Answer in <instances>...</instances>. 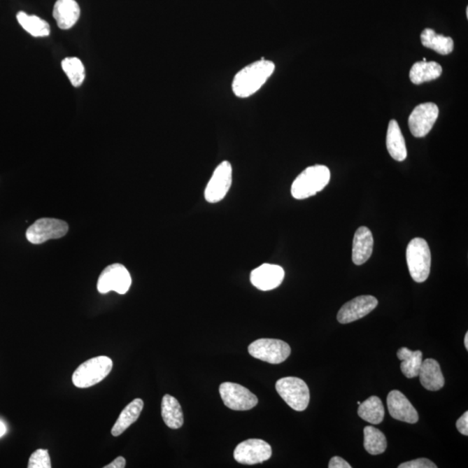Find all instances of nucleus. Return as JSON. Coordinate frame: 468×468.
Masks as SVG:
<instances>
[{"label":"nucleus","mask_w":468,"mask_h":468,"mask_svg":"<svg viewBox=\"0 0 468 468\" xmlns=\"http://www.w3.org/2000/svg\"><path fill=\"white\" fill-rule=\"evenodd\" d=\"M438 117L439 108L434 103H425L416 106L409 118L412 135L418 138L426 136L433 129Z\"/></svg>","instance_id":"12"},{"label":"nucleus","mask_w":468,"mask_h":468,"mask_svg":"<svg viewBox=\"0 0 468 468\" xmlns=\"http://www.w3.org/2000/svg\"><path fill=\"white\" fill-rule=\"evenodd\" d=\"M112 368L113 362L105 355L89 359L76 369L72 382L79 389L92 387L106 378Z\"/></svg>","instance_id":"3"},{"label":"nucleus","mask_w":468,"mask_h":468,"mask_svg":"<svg viewBox=\"0 0 468 468\" xmlns=\"http://www.w3.org/2000/svg\"><path fill=\"white\" fill-rule=\"evenodd\" d=\"M285 278V271L278 264H263L252 271L250 281L260 291L267 292L278 288Z\"/></svg>","instance_id":"14"},{"label":"nucleus","mask_w":468,"mask_h":468,"mask_svg":"<svg viewBox=\"0 0 468 468\" xmlns=\"http://www.w3.org/2000/svg\"><path fill=\"white\" fill-rule=\"evenodd\" d=\"M275 71L274 62L261 59L243 68L236 74L232 89L236 97L246 98L259 92Z\"/></svg>","instance_id":"1"},{"label":"nucleus","mask_w":468,"mask_h":468,"mask_svg":"<svg viewBox=\"0 0 468 468\" xmlns=\"http://www.w3.org/2000/svg\"><path fill=\"white\" fill-rule=\"evenodd\" d=\"M399 468H437V466L430 460L420 458L404 462L398 466Z\"/></svg>","instance_id":"30"},{"label":"nucleus","mask_w":468,"mask_h":468,"mask_svg":"<svg viewBox=\"0 0 468 468\" xmlns=\"http://www.w3.org/2000/svg\"><path fill=\"white\" fill-rule=\"evenodd\" d=\"M388 408L394 419L410 424L418 422L416 409L401 391L392 390L387 397Z\"/></svg>","instance_id":"15"},{"label":"nucleus","mask_w":468,"mask_h":468,"mask_svg":"<svg viewBox=\"0 0 468 468\" xmlns=\"http://www.w3.org/2000/svg\"><path fill=\"white\" fill-rule=\"evenodd\" d=\"M143 401L141 399H135L129 405H127L125 409L120 413L114 427H112V435L115 437H119L127 429H129L134 423H136L137 419L139 418L141 411H143Z\"/></svg>","instance_id":"20"},{"label":"nucleus","mask_w":468,"mask_h":468,"mask_svg":"<svg viewBox=\"0 0 468 468\" xmlns=\"http://www.w3.org/2000/svg\"><path fill=\"white\" fill-rule=\"evenodd\" d=\"M271 448L267 442L260 439H249L239 444L234 449L236 462L244 465H255L271 458Z\"/></svg>","instance_id":"11"},{"label":"nucleus","mask_w":468,"mask_h":468,"mask_svg":"<svg viewBox=\"0 0 468 468\" xmlns=\"http://www.w3.org/2000/svg\"><path fill=\"white\" fill-rule=\"evenodd\" d=\"M62 68L74 87L82 85L85 78V66L78 57H66L62 61Z\"/></svg>","instance_id":"28"},{"label":"nucleus","mask_w":468,"mask_h":468,"mask_svg":"<svg viewBox=\"0 0 468 468\" xmlns=\"http://www.w3.org/2000/svg\"><path fill=\"white\" fill-rule=\"evenodd\" d=\"M329 468H351L349 463L341 457L335 456L329 460Z\"/></svg>","instance_id":"32"},{"label":"nucleus","mask_w":468,"mask_h":468,"mask_svg":"<svg viewBox=\"0 0 468 468\" xmlns=\"http://www.w3.org/2000/svg\"><path fill=\"white\" fill-rule=\"evenodd\" d=\"M53 17L62 30L73 27L80 17V7L76 0H57L54 6Z\"/></svg>","instance_id":"17"},{"label":"nucleus","mask_w":468,"mask_h":468,"mask_svg":"<svg viewBox=\"0 0 468 468\" xmlns=\"http://www.w3.org/2000/svg\"><path fill=\"white\" fill-rule=\"evenodd\" d=\"M233 180V169L225 161L217 166L205 190V199L209 203L222 201L229 191Z\"/></svg>","instance_id":"10"},{"label":"nucleus","mask_w":468,"mask_h":468,"mask_svg":"<svg viewBox=\"0 0 468 468\" xmlns=\"http://www.w3.org/2000/svg\"><path fill=\"white\" fill-rule=\"evenodd\" d=\"M69 226L65 221L52 218H43L35 221L27 231V239L31 244L38 245L66 235Z\"/></svg>","instance_id":"7"},{"label":"nucleus","mask_w":468,"mask_h":468,"mask_svg":"<svg viewBox=\"0 0 468 468\" xmlns=\"http://www.w3.org/2000/svg\"><path fill=\"white\" fill-rule=\"evenodd\" d=\"M364 434L366 451L372 455H381L385 452L387 439L383 432L372 426H368L364 427Z\"/></svg>","instance_id":"27"},{"label":"nucleus","mask_w":468,"mask_h":468,"mask_svg":"<svg viewBox=\"0 0 468 468\" xmlns=\"http://www.w3.org/2000/svg\"><path fill=\"white\" fill-rule=\"evenodd\" d=\"M378 304V301L373 296H359L344 304L337 313V321L340 324H350L371 313Z\"/></svg>","instance_id":"13"},{"label":"nucleus","mask_w":468,"mask_h":468,"mask_svg":"<svg viewBox=\"0 0 468 468\" xmlns=\"http://www.w3.org/2000/svg\"><path fill=\"white\" fill-rule=\"evenodd\" d=\"M331 180V172L327 166L315 165L304 170L293 181L292 195L297 199L311 197L327 186Z\"/></svg>","instance_id":"2"},{"label":"nucleus","mask_w":468,"mask_h":468,"mask_svg":"<svg viewBox=\"0 0 468 468\" xmlns=\"http://www.w3.org/2000/svg\"><path fill=\"white\" fill-rule=\"evenodd\" d=\"M397 357L402 361L401 371L406 377L413 378L418 376L423 362L422 351H412L402 347L397 351Z\"/></svg>","instance_id":"24"},{"label":"nucleus","mask_w":468,"mask_h":468,"mask_svg":"<svg viewBox=\"0 0 468 468\" xmlns=\"http://www.w3.org/2000/svg\"><path fill=\"white\" fill-rule=\"evenodd\" d=\"M442 68L437 62H417L409 72V78L413 85L433 81L441 77Z\"/></svg>","instance_id":"21"},{"label":"nucleus","mask_w":468,"mask_h":468,"mask_svg":"<svg viewBox=\"0 0 468 468\" xmlns=\"http://www.w3.org/2000/svg\"><path fill=\"white\" fill-rule=\"evenodd\" d=\"M423 45L434 50L441 55H448L453 50V40L450 37L438 34L432 29L427 28L420 34Z\"/></svg>","instance_id":"23"},{"label":"nucleus","mask_w":468,"mask_h":468,"mask_svg":"<svg viewBox=\"0 0 468 468\" xmlns=\"http://www.w3.org/2000/svg\"><path fill=\"white\" fill-rule=\"evenodd\" d=\"M276 390L283 400L296 411H304L309 405V388L302 379L284 377L276 383Z\"/></svg>","instance_id":"5"},{"label":"nucleus","mask_w":468,"mask_h":468,"mask_svg":"<svg viewBox=\"0 0 468 468\" xmlns=\"http://www.w3.org/2000/svg\"><path fill=\"white\" fill-rule=\"evenodd\" d=\"M6 427L3 423L0 420V437H2L6 434Z\"/></svg>","instance_id":"34"},{"label":"nucleus","mask_w":468,"mask_h":468,"mask_svg":"<svg viewBox=\"0 0 468 468\" xmlns=\"http://www.w3.org/2000/svg\"><path fill=\"white\" fill-rule=\"evenodd\" d=\"M220 394L224 404L236 411L252 409L259 402L255 395L238 383L227 382L221 384Z\"/></svg>","instance_id":"9"},{"label":"nucleus","mask_w":468,"mask_h":468,"mask_svg":"<svg viewBox=\"0 0 468 468\" xmlns=\"http://www.w3.org/2000/svg\"><path fill=\"white\" fill-rule=\"evenodd\" d=\"M464 344H465L466 350H468V332H467L465 336V339H464Z\"/></svg>","instance_id":"35"},{"label":"nucleus","mask_w":468,"mask_h":468,"mask_svg":"<svg viewBox=\"0 0 468 468\" xmlns=\"http://www.w3.org/2000/svg\"><path fill=\"white\" fill-rule=\"evenodd\" d=\"M410 275L417 283L425 282L431 268V253L425 239L416 238L408 245L406 251Z\"/></svg>","instance_id":"4"},{"label":"nucleus","mask_w":468,"mask_h":468,"mask_svg":"<svg viewBox=\"0 0 468 468\" xmlns=\"http://www.w3.org/2000/svg\"><path fill=\"white\" fill-rule=\"evenodd\" d=\"M132 278L129 271L121 264H113L107 267L99 276L97 290L101 294L114 291L125 294L132 286Z\"/></svg>","instance_id":"8"},{"label":"nucleus","mask_w":468,"mask_h":468,"mask_svg":"<svg viewBox=\"0 0 468 468\" xmlns=\"http://www.w3.org/2000/svg\"><path fill=\"white\" fill-rule=\"evenodd\" d=\"M17 19L21 27L34 37H47L50 35L49 24L38 16L28 15L24 12H20L17 13Z\"/></svg>","instance_id":"26"},{"label":"nucleus","mask_w":468,"mask_h":468,"mask_svg":"<svg viewBox=\"0 0 468 468\" xmlns=\"http://www.w3.org/2000/svg\"><path fill=\"white\" fill-rule=\"evenodd\" d=\"M457 430L463 435H468V412H465L456 423Z\"/></svg>","instance_id":"31"},{"label":"nucleus","mask_w":468,"mask_h":468,"mask_svg":"<svg viewBox=\"0 0 468 468\" xmlns=\"http://www.w3.org/2000/svg\"><path fill=\"white\" fill-rule=\"evenodd\" d=\"M384 415H385V411H384L383 402L379 397L375 395L359 405L358 416L365 422L374 424V425L382 423Z\"/></svg>","instance_id":"25"},{"label":"nucleus","mask_w":468,"mask_h":468,"mask_svg":"<svg viewBox=\"0 0 468 468\" xmlns=\"http://www.w3.org/2000/svg\"><path fill=\"white\" fill-rule=\"evenodd\" d=\"M248 351L254 358L271 364H278L291 355V347L282 340L261 339L250 344Z\"/></svg>","instance_id":"6"},{"label":"nucleus","mask_w":468,"mask_h":468,"mask_svg":"<svg viewBox=\"0 0 468 468\" xmlns=\"http://www.w3.org/2000/svg\"><path fill=\"white\" fill-rule=\"evenodd\" d=\"M418 376L424 389L437 391L444 387L445 379L441 366L434 359L427 358L423 362Z\"/></svg>","instance_id":"18"},{"label":"nucleus","mask_w":468,"mask_h":468,"mask_svg":"<svg viewBox=\"0 0 468 468\" xmlns=\"http://www.w3.org/2000/svg\"><path fill=\"white\" fill-rule=\"evenodd\" d=\"M29 468H50L52 462L48 453V450L38 449L32 453L29 459Z\"/></svg>","instance_id":"29"},{"label":"nucleus","mask_w":468,"mask_h":468,"mask_svg":"<svg viewBox=\"0 0 468 468\" xmlns=\"http://www.w3.org/2000/svg\"><path fill=\"white\" fill-rule=\"evenodd\" d=\"M126 466V460L123 457L119 456L117 459L113 460L108 465L105 466L104 468H125Z\"/></svg>","instance_id":"33"},{"label":"nucleus","mask_w":468,"mask_h":468,"mask_svg":"<svg viewBox=\"0 0 468 468\" xmlns=\"http://www.w3.org/2000/svg\"><path fill=\"white\" fill-rule=\"evenodd\" d=\"M386 145L391 157L395 161L404 162L407 158L408 152L404 137L395 120H391L388 127Z\"/></svg>","instance_id":"19"},{"label":"nucleus","mask_w":468,"mask_h":468,"mask_svg":"<svg viewBox=\"0 0 468 468\" xmlns=\"http://www.w3.org/2000/svg\"><path fill=\"white\" fill-rule=\"evenodd\" d=\"M162 416L166 426L178 430L184 423L183 412L179 402L172 395H165L162 402Z\"/></svg>","instance_id":"22"},{"label":"nucleus","mask_w":468,"mask_h":468,"mask_svg":"<svg viewBox=\"0 0 468 468\" xmlns=\"http://www.w3.org/2000/svg\"><path fill=\"white\" fill-rule=\"evenodd\" d=\"M374 239L368 227H359L355 232L352 248V260L357 266H361L372 255Z\"/></svg>","instance_id":"16"}]
</instances>
